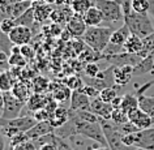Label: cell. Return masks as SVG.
I'll list each match as a JSON object with an SVG mask.
<instances>
[{
  "label": "cell",
  "instance_id": "obj_1",
  "mask_svg": "<svg viewBox=\"0 0 154 150\" xmlns=\"http://www.w3.org/2000/svg\"><path fill=\"white\" fill-rule=\"evenodd\" d=\"M112 33L114 29L111 26H90L84 34L82 41L88 47H91L98 52H103L110 43Z\"/></svg>",
  "mask_w": 154,
  "mask_h": 150
},
{
  "label": "cell",
  "instance_id": "obj_2",
  "mask_svg": "<svg viewBox=\"0 0 154 150\" xmlns=\"http://www.w3.org/2000/svg\"><path fill=\"white\" fill-rule=\"evenodd\" d=\"M124 24L129 28L131 34L140 38H146L154 33V24L149 13H137L132 11L124 17Z\"/></svg>",
  "mask_w": 154,
  "mask_h": 150
},
{
  "label": "cell",
  "instance_id": "obj_3",
  "mask_svg": "<svg viewBox=\"0 0 154 150\" xmlns=\"http://www.w3.org/2000/svg\"><path fill=\"white\" fill-rule=\"evenodd\" d=\"M69 119H72L73 124H75V129L76 133L81 134V136L89 138V140L97 142V144L102 145V146H107V140L103 132V128L99 121H84L77 119L76 116L69 114Z\"/></svg>",
  "mask_w": 154,
  "mask_h": 150
},
{
  "label": "cell",
  "instance_id": "obj_4",
  "mask_svg": "<svg viewBox=\"0 0 154 150\" xmlns=\"http://www.w3.org/2000/svg\"><path fill=\"white\" fill-rule=\"evenodd\" d=\"M103 132H105L107 146L110 150H134V146H128L123 142V133L119 129V125H116L112 120H106V119L99 118Z\"/></svg>",
  "mask_w": 154,
  "mask_h": 150
},
{
  "label": "cell",
  "instance_id": "obj_5",
  "mask_svg": "<svg viewBox=\"0 0 154 150\" xmlns=\"http://www.w3.org/2000/svg\"><path fill=\"white\" fill-rule=\"evenodd\" d=\"M94 5L102 12L103 21L107 24L124 21V13H123L122 5L116 0H97Z\"/></svg>",
  "mask_w": 154,
  "mask_h": 150
},
{
  "label": "cell",
  "instance_id": "obj_6",
  "mask_svg": "<svg viewBox=\"0 0 154 150\" xmlns=\"http://www.w3.org/2000/svg\"><path fill=\"white\" fill-rule=\"evenodd\" d=\"M3 94H4V109H3L0 116L3 119H7V120L18 118L26 103L14 97L12 91H5Z\"/></svg>",
  "mask_w": 154,
  "mask_h": 150
},
{
  "label": "cell",
  "instance_id": "obj_7",
  "mask_svg": "<svg viewBox=\"0 0 154 150\" xmlns=\"http://www.w3.org/2000/svg\"><path fill=\"white\" fill-rule=\"evenodd\" d=\"M102 59H105L106 61L111 63V65H115V67H123V65L136 67L142 60V57L138 54L122 52V54H116V55H103L102 54Z\"/></svg>",
  "mask_w": 154,
  "mask_h": 150
},
{
  "label": "cell",
  "instance_id": "obj_8",
  "mask_svg": "<svg viewBox=\"0 0 154 150\" xmlns=\"http://www.w3.org/2000/svg\"><path fill=\"white\" fill-rule=\"evenodd\" d=\"M133 146L145 150H154V127L133 133Z\"/></svg>",
  "mask_w": 154,
  "mask_h": 150
},
{
  "label": "cell",
  "instance_id": "obj_9",
  "mask_svg": "<svg viewBox=\"0 0 154 150\" xmlns=\"http://www.w3.org/2000/svg\"><path fill=\"white\" fill-rule=\"evenodd\" d=\"M34 2L33 0H22V2H16L13 4H11L8 7H5L4 9H2V13L5 18L9 17V18H18L20 16H22L26 11L30 9L33 7Z\"/></svg>",
  "mask_w": 154,
  "mask_h": 150
},
{
  "label": "cell",
  "instance_id": "obj_10",
  "mask_svg": "<svg viewBox=\"0 0 154 150\" xmlns=\"http://www.w3.org/2000/svg\"><path fill=\"white\" fill-rule=\"evenodd\" d=\"M8 35L14 46H24V44H29V42L33 37V32L28 26L17 25Z\"/></svg>",
  "mask_w": 154,
  "mask_h": 150
},
{
  "label": "cell",
  "instance_id": "obj_11",
  "mask_svg": "<svg viewBox=\"0 0 154 150\" xmlns=\"http://www.w3.org/2000/svg\"><path fill=\"white\" fill-rule=\"evenodd\" d=\"M128 118H129V121L133 123L140 130L141 129H148L154 124V119L150 116L149 114L144 112L140 107L136 109V110H133V111H131V112H128Z\"/></svg>",
  "mask_w": 154,
  "mask_h": 150
},
{
  "label": "cell",
  "instance_id": "obj_12",
  "mask_svg": "<svg viewBox=\"0 0 154 150\" xmlns=\"http://www.w3.org/2000/svg\"><path fill=\"white\" fill-rule=\"evenodd\" d=\"M90 111L94 112L98 118L101 119H106V120H111L114 112V107L111 103H106L103 102L101 98H93L91 99V105H90Z\"/></svg>",
  "mask_w": 154,
  "mask_h": 150
},
{
  "label": "cell",
  "instance_id": "obj_13",
  "mask_svg": "<svg viewBox=\"0 0 154 150\" xmlns=\"http://www.w3.org/2000/svg\"><path fill=\"white\" fill-rule=\"evenodd\" d=\"M67 30L72 34V37L80 38L84 37V34L88 30V25L82 16L80 14H73L71 17V20L67 22Z\"/></svg>",
  "mask_w": 154,
  "mask_h": 150
},
{
  "label": "cell",
  "instance_id": "obj_14",
  "mask_svg": "<svg viewBox=\"0 0 154 150\" xmlns=\"http://www.w3.org/2000/svg\"><path fill=\"white\" fill-rule=\"evenodd\" d=\"M52 99L51 94H46V93H33L30 95V98L26 102V107L32 111V112H35L38 110L45 109L46 106L48 105V102Z\"/></svg>",
  "mask_w": 154,
  "mask_h": 150
},
{
  "label": "cell",
  "instance_id": "obj_15",
  "mask_svg": "<svg viewBox=\"0 0 154 150\" xmlns=\"http://www.w3.org/2000/svg\"><path fill=\"white\" fill-rule=\"evenodd\" d=\"M91 98H89L86 94H84L80 90H72L71 95V107L69 109L73 111L79 110H89L90 111Z\"/></svg>",
  "mask_w": 154,
  "mask_h": 150
},
{
  "label": "cell",
  "instance_id": "obj_16",
  "mask_svg": "<svg viewBox=\"0 0 154 150\" xmlns=\"http://www.w3.org/2000/svg\"><path fill=\"white\" fill-rule=\"evenodd\" d=\"M133 77V67L132 65H123V67H115L114 65V81L115 85L124 86Z\"/></svg>",
  "mask_w": 154,
  "mask_h": 150
},
{
  "label": "cell",
  "instance_id": "obj_17",
  "mask_svg": "<svg viewBox=\"0 0 154 150\" xmlns=\"http://www.w3.org/2000/svg\"><path fill=\"white\" fill-rule=\"evenodd\" d=\"M52 132H55V127L50 123V120H45V121H38L32 129H29L26 132V134L33 141L42 136H46L48 133H52Z\"/></svg>",
  "mask_w": 154,
  "mask_h": 150
},
{
  "label": "cell",
  "instance_id": "obj_18",
  "mask_svg": "<svg viewBox=\"0 0 154 150\" xmlns=\"http://www.w3.org/2000/svg\"><path fill=\"white\" fill-rule=\"evenodd\" d=\"M48 93L51 94L54 101H56L57 103H63L67 99H71L72 90L67 85H63V84H56V85L55 84H50Z\"/></svg>",
  "mask_w": 154,
  "mask_h": 150
},
{
  "label": "cell",
  "instance_id": "obj_19",
  "mask_svg": "<svg viewBox=\"0 0 154 150\" xmlns=\"http://www.w3.org/2000/svg\"><path fill=\"white\" fill-rule=\"evenodd\" d=\"M12 93L16 98L26 103L28 99L30 98V95H32V85L26 84L25 81H16L12 89Z\"/></svg>",
  "mask_w": 154,
  "mask_h": 150
},
{
  "label": "cell",
  "instance_id": "obj_20",
  "mask_svg": "<svg viewBox=\"0 0 154 150\" xmlns=\"http://www.w3.org/2000/svg\"><path fill=\"white\" fill-rule=\"evenodd\" d=\"M82 17H84V20H85V22H86L88 28H90V26H99L102 22H105L103 21L102 12L95 5L90 7V8L88 9V12L84 14Z\"/></svg>",
  "mask_w": 154,
  "mask_h": 150
},
{
  "label": "cell",
  "instance_id": "obj_21",
  "mask_svg": "<svg viewBox=\"0 0 154 150\" xmlns=\"http://www.w3.org/2000/svg\"><path fill=\"white\" fill-rule=\"evenodd\" d=\"M68 120H69V110L64 109V107H57L51 114V118H50V123L55 127V129L63 127Z\"/></svg>",
  "mask_w": 154,
  "mask_h": 150
},
{
  "label": "cell",
  "instance_id": "obj_22",
  "mask_svg": "<svg viewBox=\"0 0 154 150\" xmlns=\"http://www.w3.org/2000/svg\"><path fill=\"white\" fill-rule=\"evenodd\" d=\"M154 71V52L144 57L136 67H133V76H141Z\"/></svg>",
  "mask_w": 154,
  "mask_h": 150
},
{
  "label": "cell",
  "instance_id": "obj_23",
  "mask_svg": "<svg viewBox=\"0 0 154 150\" xmlns=\"http://www.w3.org/2000/svg\"><path fill=\"white\" fill-rule=\"evenodd\" d=\"M129 35H131L129 28L125 24H123L122 28L114 30L112 35H111V39H110V43L116 44V46H123V47H124V43L129 38Z\"/></svg>",
  "mask_w": 154,
  "mask_h": 150
},
{
  "label": "cell",
  "instance_id": "obj_24",
  "mask_svg": "<svg viewBox=\"0 0 154 150\" xmlns=\"http://www.w3.org/2000/svg\"><path fill=\"white\" fill-rule=\"evenodd\" d=\"M14 84H16V78L11 73V71H4L0 75V91L5 93V91H12Z\"/></svg>",
  "mask_w": 154,
  "mask_h": 150
},
{
  "label": "cell",
  "instance_id": "obj_25",
  "mask_svg": "<svg viewBox=\"0 0 154 150\" xmlns=\"http://www.w3.org/2000/svg\"><path fill=\"white\" fill-rule=\"evenodd\" d=\"M142 48V38L131 34L129 38L124 43V51L129 54H140Z\"/></svg>",
  "mask_w": 154,
  "mask_h": 150
},
{
  "label": "cell",
  "instance_id": "obj_26",
  "mask_svg": "<svg viewBox=\"0 0 154 150\" xmlns=\"http://www.w3.org/2000/svg\"><path fill=\"white\" fill-rule=\"evenodd\" d=\"M138 107L144 111V112L149 114L150 116H154V97H149V95H138Z\"/></svg>",
  "mask_w": 154,
  "mask_h": 150
},
{
  "label": "cell",
  "instance_id": "obj_27",
  "mask_svg": "<svg viewBox=\"0 0 154 150\" xmlns=\"http://www.w3.org/2000/svg\"><path fill=\"white\" fill-rule=\"evenodd\" d=\"M94 4L90 2V0H72L71 2V9L75 14H80V16H84L88 9L90 7H93Z\"/></svg>",
  "mask_w": 154,
  "mask_h": 150
},
{
  "label": "cell",
  "instance_id": "obj_28",
  "mask_svg": "<svg viewBox=\"0 0 154 150\" xmlns=\"http://www.w3.org/2000/svg\"><path fill=\"white\" fill-rule=\"evenodd\" d=\"M120 109H123L125 112H131V111L138 109V98L136 94H125L122 97V106Z\"/></svg>",
  "mask_w": 154,
  "mask_h": 150
},
{
  "label": "cell",
  "instance_id": "obj_29",
  "mask_svg": "<svg viewBox=\"0 0 154 150\" xmlns=\"http://www.w3.org/2000/svg\"><path fill=\"white\" fill-rule=\"evenodd\" d=\"M35 14H34V4L30 9H28L26 12L20 16L18 18H16V22L17 25H22V26H28V28L32 29V26L35 24Z\"/></svg>",
  "mask_w": 154,
  "mask_h": 150
},
{
  "label": "cell",
  "instance_id": "obj_30",
  "mask_svg": "<svg viewBox=\"0 0 154 150\" xmlns=\"http://www.w3.org/2000/svg\"><path fill=\"white\" fill-rule=\"evenodd\" d=\"M48 87L50 82L47 78L42 77V76H37L33 78L32 89L34 90V93H46V91H48Z\"/></svg>",
  "mask_w": 154,
  "mask_h": 150
},
{
  "label": "cell",
  "instance_id": "obj_31",
  "mask_svg": "<svg viewBox=\"0 0 154 150\" xmlns=\"http://www.w3.org/2000/svg\"><path fill=\"white\" fill-rule=\"evenodd\" d=\"M119 87H122V86L114 85V86L105 87V89H103V90L99 91V98H101L103 102H106V103H111V102H112L115 98L118 97L116 90L119 89Z\"/></svg>",
  "mask_w": 154,
  "mask_h": 150
},
{
  "label": "cell",
  "instance_id": "obj_32",
  "mask_svg": "<svg viewBox=\"0 0 154 150\" xmlns=\"http://www.w3.org/2000/svg\"><path fill=\"white\" fill-rule=\"evenodd\" d=\"M51 8L48 5H46V3L43 4H38L34 5V14H35V20L37 21H43L45 18H47L51 14Z\"/></svg>",
  "mask_w": 154,
  "mask_h": 150
},
{
  "label": "cell",
  "instance_id": "obj_33",
  "mask_svg": "<svg viewBox=\"0 0 154 150\" xmlns=\"http://www.w3.org/2000/svg\"><path fill=\"white\" fill-rule=\"evenodd\" d=\"M13 46L14 44L9 39V35L5 34L4 32H2V29H0V52H5L8 55H11Z\"/></svg>",
  "mask_w": 154,
  "mask_h": 150
},
{
  "label": "cell",
  "instance_id": "obj_34",
  "mask_svg": "<svg viewBox=\"0 0 154 150\" xmlns=\"http://www.w3.org/2000/svg\"><path fill=\"white\" fill-rule=\"evenodd\" d=\"M111 120H112L116 125L125 124V123L129 121L128 112H125L123 109H114V112H112V116H111Z\"/></svg>",
  "mask_w": 154,
  "mask_h": 150
},
{
  "label": "cell",
  "instance_id": "obj_35",
  "mask_svg": "<svg viewBox=\"0 0 154 150\" xmlns=\"http://www.w3.org/2000/svg\"><path fill=\"white\" fill-rule=\"evenodd\" d=\"M9 65L11 67H25L28 59L20 51H14L9 55Z\"/></svg>",
  "mask_w": 154,
  "mask_h": 150
},
{
  "label": "cell",
  "instance_id": "obj_36",
  "mask_svg": "<svg viewBox=\"0 0 154 150\" xmlns=\"http://www.w3.org/2000/svg\"><path fill=\"white\" fill-rule=\"evenodd\" d=\"M132 11L137 13H149V0H132Z\"/></svg>",
  "mask_w": 154,
  "mask_h": 150
},
{
  "label": "cell",
  "instance_id": "obj_37",
  "mask_svg": "<svg viewBox=\"0 0 154 150\" xmlns=\"http://www.w3.org/2000/svg\"><path fill=\"white\" fill-rule=\"evenodd\" d=\"M17 26V22L14 18H3L2 21H0V29H2V32H4L5 34H9L12 30Z\"/></svg>",
  "mask_w": 154,
  "mask_h": 150
},
{
  "label": "cell",
  "instance_id": "obj_38",
  "mask_svg": "<svg viewBox=\"0 0 154 150\" xmlns=\"http://www.w3.org/2000/svg\"><path fill=\"white\" fill-rule=\"evenodd\" d=\"M26 141H32V140L28 137L26 132H21V133H17V134H14L13 137L9 138V145H11V148H13V146L20 145L22 142H26Z\"/></svg>",
  "mask_w": 154,
  "mask_h": 150
},
{
  "label": "cell",
  "instance_id": "obj_39",
  "mask_svg": "<svg viewBox=\"0 0 154 150\" xmlns=\"http://www.w3.org/2000/svg\"><path fill=\"white\" fill-rule=\"evenodd\" d=\"M65 85H67L71 90H80L84 86V84H82V81H81V78H80V77L72 76V77L67 78V81H65Z\"/></svg>",
  "mask_w": 154,
  "mask_h": 150
},
{
  "label": "cell",
  "instance_id": "obj_40",
  "mask_svg": "<svg viewBox=\"0 0 154 150\" xmlns=\"http://www.w3.org/2000/svg\"><path fill=\"white\" fill-rule=\"evenodd\" d=\"M84 72H85V75L88 77H97L99 73H101L98 64H95V63H88L85 69H84Z\"/></svg>",
  "mask_w": 154,
  "mask_h": 150
},
{
  "label": "cell",
  "instance_id": "obj_41",
  "mask_svg": "<svg viewBox=\"0 0 154 150\" xmlns=\"http://www.w3.org/2000/svg\"><path fill=\"white\" fill-rule=\"evenodd\" d=\"M80 91H82L84 94H86L89 98H97L99 97V90L98 89H95L94 86H91V85H84L81 89H80Z\"/></svg>",
  "mask_w": 154,
  "mask_h": 150
},
{
  "label": "cell",
  "instance_id": "obj_42",
  "mask_svg": "<svg viewBox=\"0 0 154 150\" xmlns=\"http://www.w3.org/2000/svg\"><path fill=\"white\" fill-rule=\"evenodd\" d=\"M33 116L35 118L37 121H45V120H50V118H51V112H48L46 109H42V110L35 111Z\"/></svg>",
  "mask_w": 154,
  "mask_h": 150
},
{
  "label": "cell",
  "instance_id": "obj_43",
  "mask_svg": "<svg viewBox=\"0 0 154 150\" xmlns=\"http://www.w3.org/2000/svg\"><path fill=\"white\" fill-rule=\"evenodd\" d=\"M55 144H56V146H57V149H59V150H73L72 145L67 141V138H63V137L56 136Z\"/></svg>",
  "mask_w": 154,
  "mask_h": 150
},
{
  "label": "cell",
  "instance_id": "obj_44",
  "mask_svg": "<svg viewBox=\"0 0 154 150\" xmlns=\"http://www.w3.org/2000/svg\"><path fill=\"white\" fill-rule=\"evenodd\" d=\"M12 150H38V149H37V146L34 145L33 141H26V142H22L20 145L13 146Z\"/></svg>",
  "mask_w": 154,
  "mask_h": 150
},
{
  "label": "cell",
  "instance_id": "obj_45",
  "mask_svg": "<svg viewBox=\"0 0 154 150\" xmlns=\"http://www.w3.org/2000/svg\"><path fill=\"white\" fill-rule=\"evenodd\" d=\"M20 52L24 55L26 59L28 60H30V59H33L34 57V50H33V47H30L29 44H24V46H20Z\"/></svg>",
  "mask_w": 154,
  "mask_h": 150
},
{
  "label": "cell",
  "instance_id": "obj_46",
  "mask_svg": "<svg viewBox=\"0 0 154 150\" xmlns=\"http://www.w3.org/2000/svg\"><path fill=\"white\" fill-rule=\"evenodd\" d=\"M38 150H59V149H57V146H56L55 142H51V144H46L43 146H41Z\"/></svg>",
  "mask_w": 154,
  "mask_h": 150
},
{
  "label": "cell",
  "instance_id": "obj_47",
  "mask_svg": "<svg viewBox=\"0 0 154 150\" xmlns=\"http://www.w3.org/2000/svg\"><path fill=\"white\" fill-rule=\"evenodd\" d=\"M16 3V0H0V9H4L5 7Z\"/></svg>",
  "mask_w": 154,
  "mask_h": 150
},
{
  "label": "cell",
  "instance_id": "obj_48",
  "mask_svg": "<svg viewBox=\"0 0 154 150\" xmlns=\"http://www.w3.org/2000/svg\"><path fill=\"white\" fill-rule=\"evenodd\" d=\"M111 105H112L114 109H120V106H122V97H116L112 102H111Z\"/></svg>",
  "mask_w": 154,
  "mask_h": 150
},
{
  "label": "cell",
  "instance_id": "obj_49",
  "mask_svg": "<svg viewBox=\"0 0 154 150\" xmlns=\"http://www.w3.org/2000/svg\"><path fill=\"white\" fill-rule=\"evenodd\" d=\"M149 16L154 20V0H149Z\"/></svg>",
  "mask_w": 154,
  "mask_h": 150
},
{
  "label": "cell",
  "instance_id": "obj_50",
  "mask_svg": "<svg viewBox=\"0 0 154 150\" xmlns=\"http://www.w3.org/2000/svg\"><path fill=\"white\" fill-rule=\"evenodd\" d=\"M0 150H5V140L3 134H0Z\"/></svg>",
  "mask_w": 154,
  "mask_h": 150
},
{
  "label": "cell",
  "instance_id": "obj_51",
  "mask_svg": "<svg viewBox=\"0 0 154 150\" xmlns=\"http://www.w3.org/2000/svg\"><path fill=\"white\" fill-rule=\"evenodd\" d=\"M4 109V94L0 93V112Z\"/></svg>",
  "mask_w": 154,
  "mask_h": 150
},
{
  "label": "cell",
  "instance_id": "obj_52",
  "mask_svg": "<svg viewBox=\"0 0 154 150\" xmlns=\"http://www.w3.org/2000/svg\"><path fill=\"white\" fill-rule=\"evenodd\" d=\"M91 150H110L109 146H102V145H98V146H95L94 149H91Z\"/></svg>",
  "mask_w": 154,
  "mask_h": 150
},
{
  "label": "cell",
  "instance_id": "obj_53",
  "mask_svg": "<svg viewBox=\"0 0 154 150\" xmlns=\"http://www.w3.org/2000/svg\"><path fill=\"white\" fill-rule=\"evenodd\" d=\"M0 68H3V69H5V71H8V69H9L8 67H5V65H4V64H3V63H2V61H0Z\"/></svg>",
  "mask_w": 154,
  "mask_h": 150
},
{
  "label": "cell",
  "instance_id": "obj_54",
  "mask_svg": "<svg viewBox=\"0 0 154 150\" xmlns=\"http://www.w3.org/2000/svg\"><path fill=\"white\" fill-rule=\"evenodd\" d=\"M4 71H5V69H3V68H0V75H2V73H3V72H4Z\"/></svg>",
  "mask_w": 154,
  "mask_h": 150
},
{
  "label": "cell",
  "instance_id": "obj_55",
  "mask_svg": "<svg viewBox=\"0 0 154 150\" xmlns=\"http://www.w3.org/2000/svg\"><path fill=\"white\" fill-rule=\"evenodd\" d=\"M134 150H145V149H141V148H136Z\"/></svg>",
  "mask_w": 154,
  "mask_h": 150
},
{
  "label": "cell",
  "instance_id": "obj_56",
  "mask_svg": "<svg viewBox=\"0 0 154 150\" xmlns=\"http://www.w3.org/2000/svg\"><path fill=\"white\" fill-rule=\"evenodd\" d=\"M90 2H91V3H93V4H94V3H95V2H97V0H90Z\"/></svg>",
  "mask_w": 154,
  "mask_h": 150
},
{
  "label": "cell",
  "instance_id": "obj_57",
  "mask_svg": "<svg viewBox=\"0 0 154 150\" xmlns=\"http://www.w3.org/2000/svg\"><path fill=\"white\" fill-rule=\"evenodd\" d=\"M116 2H119V0H116Z\"/></svg>",
  "mask_w": 154,
  "mask_h": 150
},
{
  "label": "cell",
  "instance_id": "obj_58",
  "mask_svg": "<svg viewBox=\"0 0 154 150\" xmlns=\"http://www.w3.org/2000/svg\"><path fill=\"white\" fill-rule=\"evenodd\" d=\"M153 119H154V116H153Z\"/></svg>",
  "mask_w": 154,
  "mask_h": 150
},
{
  "label": "cell",
  "instance_id": "obj_59",
  "mask_svg": "<svg viewBox=\"0 0 154 150\" xmlns=\"http://www.w3.org/2000/svg\"><path fill=\"white\" fill-rule=\"evenodd\" d=\"M153 72H154V71H153Z\"/></svg>",
  "mask_w": 154,
  "mask_h": 150
}]
</instances>
